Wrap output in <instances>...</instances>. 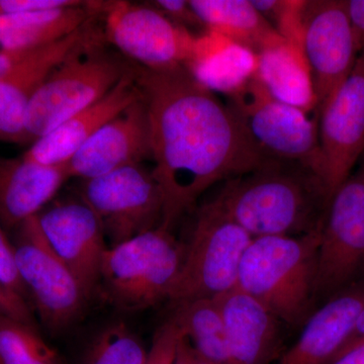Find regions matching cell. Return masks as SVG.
Segmentation results:
<instances>
[{"label":"cell","mask_w":364,"mask_h":364,"mask_svg":"<svg viewBox=\"0 0 364 364\" xmlns=\"http://www.w3.org/2000/svg\"><path fill=\"white\" fill-rule=\"evenodd\" d=\"M80 196L95 212L111 246L162 224L164 200L152 171L130 165L83 181Z\"/></svg>","instance_id":"30bf717a"},{"label":"cell","mask_w":364,"mask_h":364,"mask_svg":"<svg viewBox=\"0 0 364 364\" xmlns=\"http://www.w3.org/2000/svg\"><path fill=\"white\" fill-rule=\"evenodd\" d=\"M11 244L18 274L43 324L53 334L68 329L80 318L88 299L46 238L38 215L16 228Z\"/></svg>","instance_id":"ba28073f"},{"label":"cell","mask_w":364,"mask_h":364,"mask_svg":"<svg viewBox=\"0 0 364 364\" xmlns=\"http://www.w3.org/2000/svg\"><path fill=\"white\" fill-rule=\"evenodd\" d=\"M171 317L200 355L229 364L226 329L215 299H198L173 305Z\"/></svg>","instance_id":"d4e9b609"},{"label":"cell","mask_w":364,"mask_h":364,"mask_svg":"<svg viewBox=\"0 0 364 364\" xmlns=\"http://www.w3.org/2000/svg\"><path fill=\"white\" fill-rule=\"evenodd\" d=\"M364 308V279L314 311L296 343L277 364H327L350 338Z\"/></svg>","instance_id":"ac0fdd59"},{"label":"cell","mask_w":364,"mask_h":364,"mask_svg":"<svg viewBox=\"0 0 364 364\" xmlns=\"http://www.w3.org/2000/svg\"><path fill=\"white\" fill-rule=\"evenodd\" d=\"M364 277V161L335 191L321 231L316 296L329 299Z\"/></svg>","instance_id":"9c48e42d"},{"label":"cell","mask_w":364,"mask_h":364,"mask_svg":"<svg viewBox=\"0 0 364 364\" xmlns=\"http://www.w3.org/2000/svg\"><path fill=\"white\" fill-rule=\"evenodd\" d=\"M358 51L364 50V0H345Z\"/></svg>","instance_id":"836d02e7"},{"label":"cell","mask_w":364,"mask_h":364,"mask_svg":"<svg viewBox=\"0 0 364 364\" xmlns=\"http://www.w3.org/2000/svg\"><path fill=\"white\" fill-rule=\"evenodd\" d=\"M321 231L254 238L241 261L236 289L259 301L280 322L305 324L317 301Z\"/></svg>","instance_id":"3957f363"},{"label":"cell","mask_w":364,"mask_h":364,"mask_svg":"<svg viewBox=\"0 0 364 364\" xmlns=\"http://www.w3.org/2000/svg\"><path fill=\"white\" fill-rule=\"evenodd\" d=\"M38 220L46 238L90 301L97 291L102 258L109 248L97 215L80 198L50 203Z\"/></svg>","instance_id":"5bb4252c"},{"label":"cell","mask_w":364,"mask_h":364,"mask_svg":"<svg viewBox=\"0 0 364 364\" xmlns=\"http://www.w3.org/2000/svg\"><path fill=\"white\" fill-rule=\"evenodd\" d=\"M323 182L332 196L364 152V50L350 75L318 114Z\"/></svg>","instance_id":"4fadbf2b"},{"label":"cell","mask_w":364,"mask_h":364,"mask_svg":"<svg viewBox=\"0 0 364 364\" xmlns=\"http://www.w3.org/2000/svg\"><path fill=\"white\" fill-rule=\"evenodd\" d=\"M226 329L229 364H272L282 353L280 321L235 287L215 299Z\"/></svg>","instance_id":"d6986e66"},{"label":"cell","mask_w":364,"mask_h":364,"mask_svg":"<svg viewBox=\"0 0 364 364\" xmlns=\"http://www.w3.org/2000/svg\"><path fill=\"white\" fill-rule=\"evenodd\" d=\"M0 364H65L33 326L0 315Z\"/></svg>","instance_id":"484cf974"},{"label":"cell","mask_w":364,"mask_h":364,"mask_svg":"<svg viewBox=\"0 0 364 364\" xmlns=\"http://www.w3.org/2000/svg\"><path fill=\"white\" fill-rule=\"evenodd\" d=\"M257 63V54L248 48L208 31L198 38L195 59L186 68L213 92L231 97L255 77Z\"/></svg>","instance_id":"603a6c76"},{"label":"cell","mask_w":364,"mask_h":364,"mask_svg":"<svg viewBox=\"0 0 364 364\" xmlns=\"http://www.w3.org/2000/svg\"><path fill=\"white\" fill-rule=\"evenodd\" d=\"M81 0H0V16L47 11L80 4Z\"/></svg>","instance_id":"1f68e13d"},{"label":"cell","mask_w":364,"mask_h":364,"mask_svg":"<svg viewBox=\"0 0 364 364\" xmlns=\"http://www.w3.org/2000/svg\"><path fill=\"white\" fill-rule=\"evenodd\" d=\"M69 178L67 164L44 165L21 155L0 158V223L16 229L42 212Z\"/></svg>","instance_id":"ffe728a7"},{"label":"cell","mask_w":364,"mask_h":364,"mask_svg":"<svg viewBox=\"0 0 364 364\" xmlns=\"http://www.w3.org/2000/svg\"><path fill=\"white\" fill-rule=\"evenodd\" d=\"M257 59L255 78L272 97L308 114L317 111L312 74L301 46L282 39L258 53Z\"/></svg>","instance_id":"7402d4cb"},{"label":"cell","mask_w":364,"mask_h":364,"mask_svg":"<svg viewBox=\"0 0 364 364\" xmlns=\"http://www.w3.org/2000/svg\"><path fill=\"white\" fill-rule=\"evenodd\" d=\"M148 353L135 333L117 322L97 333L79 364H147Z\"/></svg>","instance_id":"4316f807"},{"label":"cell","mask_w":364,"mask_h":364,"mask_svg":"<svg viewBox=\"0 0 364 364\" xmlns=\"http://www.w3.org/2000/svg\"><path fill=\"white\" fill-rule=\"evenodd\" d=\"M252 240L210 200L203 203L196 213L191 238L184 244L183 260L170 303L217 299L234 289L241 261Z\"/></svg>","instance_id":"5b68a950"},{"label":"cell","mask_w":364,"mask_h":364,"mask_svg":"<svg viewBox=\"0 0 364 364\" xmlns=\"http://www.w3.org/2000/svg\"><path fill=\"white\" fill-rule=\"evenodd\" d=\"M141 97L136 71L131 69L105 97L41 136L23 155L41 164H67L102 127Z\"/></svg>","instance_id":"e0dca14e"},{"label":"cell","mask_w":364,"mask_h":364,"mask_svg":"<svg viewBox=\"0 0 364 364\" xmlns=\"http://www.w3.org/2000/svg\"><path fill=\"white\" fill-rule=\"evenodd\" d=\"M208 32L219 33L258 54L284 39L263 18L251 0H189Z\"/></svg>","instance_id":"cb8c5ba5"},{"label":"cell","mask_w":364,"mask_h":364,"mask_svg":"<svg viewBox=\"0 0 364 364\" xmlns=\"http://www.w3.org/2000/svg\"><path fill=\"white\" fill-rule=\"evenodd\" d=\"M152 159L149 117L143 98L95 134L67 163L70 177L82 181Z\"/></svg>","instance_id":"2e32d148"},{"label":"cell","mask_w":364,"mask_h":364,"mask_svg":"<svg viewBox=\"0 0 364 364\" xmlns=\"http://www.w3.org/2000/svg\"><path fill=\"white\" fill-rule=\"evenodd\" d=\"M0 315L36 327L28 301L0 284Z\"/></svg>","instance_id":"d6a6232c"},{"label":"cell","mask_w":364,"mask_h":364,"mask_svg":"<svg viewBox=\"0 0 364 364\" xmlns=\"http://www.w3.org/2000/svg\"><path fill=\"white\" fill-rule=\"evenodd\" d=\"M90 23L54 44L33 50L13 72L0 79V141L25 144L28 105L51 72L72 55L98 45Z\"/></svg>","instance_id":"9a60e30c"},{"label":"cell","mask_w":364,"mask_h":364,"mask_svg":"<svg viewBox=\"0 0 364 364\" xmlns=\"http://www.w3.org/2000/svg\"><path fill=\"white\" fill-rule=\"evenodd\" d=\"M151 6L182 28L205 26L186 0H157L153 1Z\"/></svg>","instance_id":"4dcf8cb0"},{"label":"cell","mask_w":364,"mask_h":364,"mask_svg":"<svg viewBox=\"0 0 364 364\" xmlns=\"http://www.w3.org/2000/svg\"><path fill=\"white\" fill-rule=\"evenodd\" d=\"M301 48L312 74L317 117L350 75L358 51L345 0L305 1Z\"/></svg>","instance_id":"7c38bea8"},{"label":"cell","mask_w":364,"mask_h":364,"mask_svg":"<svg viewBox=\"0 0 364 364\" xmlns=\"http://www.w3.org/2000/svg\"><path fill=\"white\" fill-rule=\"evenodd\" d=\"M173 364H191V342L184 335H182L181 340H179Z\"/></svg>","instance_id":"d590c367"},{"label":"cell","mask_w":364,"mask_h":364,"mask_svg":"<svg viewBox=\"0 0 364 364\" xmlns=\"http://www.w3.org/2000/svg\"><path fill=\"white\" fill-rule=\"evenodd\" d=\"M102 2L0 16V50L30 51L54 44L87 25Z\"/></svg>","instance_id":"44dd1931"},{"label":"cell","mask_w":364,"mask_h":364,"mask_svg":"<svg viewBox=\"0 0 364 364\" xmlns=\"http://www.w3.org/2000/svg\"><path fill=\"white\" fill-rule=\"evenodd\" d=\"M327 364H364V338L345 345Z\"/></svg>","instance_id":"e575fe53"},{"label":"cell","mask_w":364,"mask_h":364,"mask_svg":"<svg viewBox=\"0 0 364 364\" xmlns=\"http://www.w3.org/2000/svg\"><path fill=\"white\" fill-rule=\"evenodd\" d=\"M228 105L267 159L299 165L323 181L318 123L308 112L275 100L255 77Z\"/></svg>","instance_id":"52a82bcc"},{"label":"cell","mask_w":364,"mask_h":364,"mask_svg":"<svg viewBox=\"0 0 364 364\" xmlns=\"http://www.w3.org/2000/svg\"><path fill=\"white\" fill-rule=\"evenodd\" d=\"M191 364H218L210 359L203 358L198 351L193 348V345L191 344Z\"/></svg>","instance_id":"74e56055"},{"label":"cell","mask_w":364,"mask_h":364,"mask_svg":"<svg viewBox=\"0 0 364 364\" xmlns=\"http://www.w3.org/2000/svg\"><path fill=\"white\" fill-rule=\"evenodd\" d=\"M364 338V308L361 311L360 315L356 321L355 327H354L353 332H352L350 338L347 341L346 344L351 343V342L358 341V340ZM345 344V345H346ZM344 345V346H345ZM343 346V347H344Z\"/></svg>","instance_id":"8d00e7d4"},{"label":"cell","mask_w":364,"mask_h":364,"mask_svg":"<svg viewBox=\"0 0 364 364\" xmlns=\"http://www.w3.org/2000/svg\"><path fill=\"white\" fill-rule=\"evenodd\" d=\"M131 70L97 45L76 52L51 72L28 105L25 144L36 142L105 97Z\"/></svg>","instance_id":"8992f818"},{"label":"cell","mask_w":364,"mask_h":364,"mask_svg":"<svg viewBox=\"0 0 364 364\" xmlns=\"http://www.w3.org/2000/svg\"><path fill=\"white\" fill-rule=\"evenodd\" d=\"M149 117L153 176L161 188V226L182 214L218 182L244 176L267 161L240 117L186 66L136 70Z\"/></svg>","instance_id":"6da1fadb"},{"label":"cell","mask_w":364,"mask_h":364,"mask_svg":"<svg viewBox=\"0 0 364 364\" xmlns=\"http://www.w3.org/2000/svg\"><path fill=\"white\" fill-rule=\"evenodd\" d=\"M251 4L280 36L301 47V16L305 1L251 0Z\"/></svg>","instance_id":"83f0119b"},{"label":"cell","mask_w":364,"mask_h":364,"mask_svg":"<svg viewBox=\"0 0 364 364\" xmlns=\"http://www.w3.org/2000/svg\"><path fill=\"white\" fill-rule=\"evenodd\" d=\"M0 284L20 296L28 303L30 301V294L16 268L13 244L7 240L1 227H0Z\"/></svg>","instance_id":"f546056e"},{"label":"cell","mask_w":364,"mask_h":364,"mask_svg":"<svg viewBox=\"0 0 364 364\" xmlns=\"http://www.w3.org/2000/svg\"><path fill=\"white\" fill-rule=\"evenodd\" d=\"M184 244L161 226L109 247L98 289L112 306L138 312L168 299L183 260Z\"/></svg>","instance_id":"277c9868"},{"label":"cell","mask_w":364,"mask_h":364,"mask_svg":"<svg viewBox=\"0 0 364 364\" xmlns=\"http://www.w3.org/2000/svg\"><path fill=\"white\" fill-rule=\"evenodd\" d=\"M105 36L144 69L165 71L188 67L195 59L198 38L152 6L127 1L102 2Z\"/></svg>","instance_id":"8fae6325"},{"label":"cell","mask_w":364,"mask_h":364,"mask_svg":"<svg viewBox=\"0 0 364 364\" xmlns=\"http://www.w3.org/2000/svg\"><path fill=\"white\" fill-rule=\"evenodd\" d=\"M331 196L310 170L277 160L225 181L210 202L252 238L321 231Z\"/></svg>","instance_id":"7a4b0ae2"},{"label":"cell","mask_w":364,"mask_h":364,"mask_svg":"<svg viewBox=\"0 0 364 364\" xmlns=\"http://www.w3.org/2000/svg\"><path fill=\"white\" fill-rule=\"evenodd\" d=\"M182 335H184L183 332L179 329L173 318L169 317L158 328L153 337L147 364H173Z\"/></svg>","instance_id":"f1b7e54d"}]
</instances>
